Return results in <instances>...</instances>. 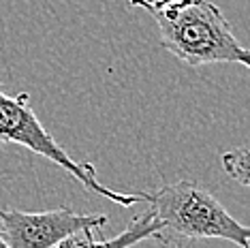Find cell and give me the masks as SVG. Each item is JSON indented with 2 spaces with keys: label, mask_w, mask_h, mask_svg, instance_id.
<instances>
[{
  "label": "cell",
  "mask_w": 250,
  "mask_h": 248,
  "mask_svg": "<svg viewBox=\"0 0 250 248\" xmlns=\"http://www.w3.org/2000/svg\"><path fill=\"white\" fill-rule=\"evenodd\" d=\"M128 7L152 15L161 32V47L188 66L231 62L250 69V49L237 41L223 11L209 0H186L173 7L128 0Z\"/></svg>",
  "instance_id": "cell-1"
},
{
  "label": "cell",
  "mask_w": 250,
  "mask_h": 248,
  "mask_svg": "<svg viewBox=\"0 0 250 248\" xmlns=\"http://www.w3.org/2000/svg\"><path fill=\"white\" fill-rule=\"evenodd\" d=\"M161 223L152 238L156 248H186L197 240H227L250 248V225H242L216 197L192 180H178L141 193Z\"/></svg>",
  "instance_id": "cell-2"
},
{
  "label": "cell",
  "mask_w": 250,
  "mask_h": 248,
  "mask_svg": "<svg viewBox=\"0 0 250 248\" xmlns=\"http://www.w3.org/2000/svg\"><path fill=\"white\" fill-rule=\"evenodd\" d=\"M4 144H18L21 148H28L35 154L43 156L45 161L56 163L71 178H75L79 184L86 186L90 193L105 197V199L122 207L137 206L141 201V193H118V190H111L105 184H101L94 165H90L86 161H75L52 135L45 131V126L30 107V94L20 92L15 97H11L0 83V148Z\"/></svg>",
  "instance_id": "cell-3"
},
{
  "label": "cell",
  "mask_w": 250,
  "mask_h": 248,
  "mask_svg": "<svg viewBox=\"0 0 250 248\" xmlns=\"http://www.w3.org/2000/svg\"><path fill=\"white\" fill-rule=\"evenodd\" d=\"M105 214H79L71 207L47 212L0 210V235L9 248H56L64 238L82 229H103Z\"/></svg>",
  "instance_id": "cell-4"
},
{
  "label": "cell",
  "mask_w": 250,
  "mask_h": 248,
  "mask_svg": "<svg viewBox=\"0 0 250 248\" xmlns=\"http://www.w3.org/2000/svg\"><path fill=\"white\" fill-rule=\"evenodd\" d=\"M158 229H161V223L156 221L150 210H146L144 214H137L128 223V227L111 240L96 238L99 229H82L77 233L69 235V238H64L56 248H133L139 242L152 238Z\"/></svg>",
  "instance_id": "cell-5"
},
{
  "label": "cell",
  "mask_w": 250,
  "mask_h": 248,
  "mask_svg": "<svg viewBox=\"0 0 250 248\" xmlns=\"http://www.w3.org/2000/svg\"><path fill=\"white\" fill-rule=\"evenodd\" d=\"M220 165L233 182L250 188V145H237L223 152Z\"/></svg>",
  "instance_id": "cell-6"
},
{
  "label": "cell",
  "mask_w": 250,
  "mask_h": 248,
  "mask_svg": "<svg viewBox=\"0 0 250 248\" xmlns=\"http://www.w3.org/2000/svg\"><path fill=\"white\" fill-rule=\"evenodd\" d=\"M150 2L156 4V7H173V4H182L186 0H150Z\"/></svg>",
  "instance_id": "cell-7"
},
{
  "label": "cell",
  "mask_w": 250,
  "mask_h": 248,
  "mask_svg": "<svg viewBox=\"0 0 250 248\" xmlns=\"http://www.w3.org/2000/svg\"><path fill=\"white\" fill-rule=\"evenodd\" d=\"M0 248H9L7 244H4V240H2V235H0Z\"/></svg>",
  "instance_id": "cell-8"
}]
</instances>
